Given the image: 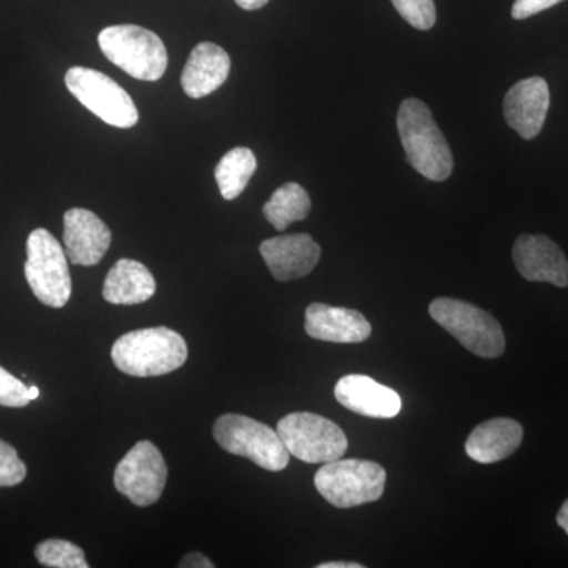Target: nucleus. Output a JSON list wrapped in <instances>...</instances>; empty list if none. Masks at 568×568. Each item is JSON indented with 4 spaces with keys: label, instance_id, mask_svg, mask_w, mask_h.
I'll use <instances>...</instances> for the list:
<instances>
[{
    "label": "nucleus",
    "instance_id": "1",
    "mask_svg": "<svg viewBox=\"0 0 568 568\" xmlns=\"http://www.w3.org/2000/svg\"><path fill=\"white\" fill-rule=\"evenodd\" d=\"M407 162L418 174L433 182H443L454 171V156L446 136L433 119L432 111L417 99L402 103L396 119Z\"/></svg>",
    "mask_w": 568,
    "mask_h": 568
},
{
    "label": "nucleus",
    "instance_id": "2",
    "mask_svg": "<svg viewBox=\"0 0 568 568\" xmlns=\"http://www.w3.org/2000/svg\"><path fill=\"white\" fill-rule=\"evenodd\" d=\"M114 365L129 376H163L189 357L185 339L168 327L142 328L122 335L111 349Z\"/></svg>",
    "mask_w": 568,
    "mask_h": 568
},
{
    "label": "nucleus",
    "instance_id": "3",
    "mask_svg": "<svg viewBox=\"0 0 568 568\" xmlns=\"http://www.w3.org/2000/svg\"><path fill=\"white\" fill-rule=\"evenodd\" d=\"M108 61L140 81H159L166 73L168 51L155 32L134 24L110 26L99 36Z\"/></svg>",
    "mask_w": 568,
    "mask_h": 568
},
{
    "label": "nucleus",
    "instance_id": "4",
    "mask_svg": "<svg viewBox=\"0 0 568 568\" xmlns=\"http://www.w3.org/2000/svg\"><path fill=\"white\" fill-rule=\"evenodd\" d=\"M386 480V469L366 459L339 458L324 463L315 476L320 495L338 508L376 503L384 495Z\"/></svg>",
    "mask_w": 568,
    "mask_h": 568
},
{
    "label": "nucleus",
    "instance_id": "5",
    "mask_svg": "<svg viewBox=\"0 0 568 568\" xmlns=\"http://www.w3.org/2000/svg\"><path fill=\"white\" fill-rule=\"evenodd\" d=\"M219 446L254 465L280 473L290 465V452L274 428L241 414H224L213 425Z\"/></svg>",
    "mask_w": 568,
    "mask_h": 568
},
{
    "label": "nucleus",
    "instance_id": "6",
    "mask_svg": "<svg viewBox=\"0 0 568 568\" xmlns=\"http://www.w3.org/2000/svg\"><path fill=\"white\" fill-rule=\"evenodd\" d=\"M429 316L470 353L484 358L500 357L506 336L496 317L458 298L439 297L429 305Z\"/></svg>",
    "mask_w": 568,
    "mask_h": 568
},
{
    "label": "nucleus",
    "instance_id": "7",
    "mask_svg": "<svg viewBox=\"0 0 568 568\" xmlns=\"http://www.w3.org/2000/svg\"><path fill=\"white\" fill-rule=\"evenodd\" d=\"M28 261L24 275L32 293L41 304L51 308H62L71 297L69 257L47 230L32 231L28 239Z\"/></svg>",
    "mask_w": 568,
    "mask_h": 568
},
{
    "label": "nucleus",
    "instance_id": "8",
    "mask_svg": "<svg viewBox=\"0 0 568 568\" xmlns=\"http://www.w3.org/2000/svg\"><path fill=\"white\" fill-rule=\"evenodd\" d=\"M290 455L308 463H331L347 450V437L334 422L313 413H294L276 425Z\"/></svg>",
    "mask_w": 568,
    "mask_h": 568
},
{
    "label": "nucleus",
    "instance_id": "9",
    "mask_svg": "<svg viewBox=\"0 0 568 568\" xmlns=\"http://www.w3.org/2000/svg\"><path fill=\"white\" fill-rule=\"evenodd\" d=\"M65 84L82 106L108 125L132 129L140 121V112L129 92L102 71L73 67L67 71Z\"/></svg>",
    "mask_w": 568,
    "mask_h": 568
},
{
    "label": "nucleus",
    "instance_id": "10",
    "mask_svg": "<svg viewBox=\"0 0 568 568\" xmlns=\"http://www.w3.org/2000/svg\"><path fill=\"white\" fill-rule=\"evenodd\" d=\"M168 467L151 440H141L115 467L114 485L138 507L153 506L163 495Z\"/></svg>",
    "mask_w": 568,
    "mask_h": 568
},
{
    "label": "nucleus",
    "instance_id": "11",
    "mask_svg": "<svg viewBox=\"0 0 568 568\" xmlns=\"http://www.w3.org/2000/svg\"><path fill=\"white\" fill-rule=\"evenodd\" d=\"M514 261L528 282L568 286V260L558 244L547 235H519L514 246Z\"/></svg>",
    "mask_w": 568,
    "mask_h": 568
},
{
    "label": "nucleus",
    "instance_id": "12",
    "mask_svg": "<svg viewBox=\"0 0 568 568\" xmlns=\"http://www.w3.org/2000/svg\"><path fill=\"white\" fill-rule=\"evenodd\" d=\"M111 241L110 227L88 209H70L63 215V244L70 263L84 267L99 264Z\"/></svg>",
    "mask_w": 568,
    "mask_h": 568
},
{
    "label": "nucleus",
    "instance_id": "13",
    "mask_svg": "<svg viewBox=\"0 0 568 568\" xmlns=\"http://www.w3.org/2000/svg\"><path fill=\"white\" fill-rule=\"evenodd\" d=\"M265 264L278 282L304 278L321 260L320 245L310 234L278 235L260 246Z\"/></svg>",
    "mask_w": 568,
    "mask_h": 568
},
{
    "label": "nucleus",
    "instance_id": "14",
    "mask_svg": "<svg viewBox=\"0 0 568 568\" xmlns=\"http://www.w3.org/2000/svg\"><path fill=\"white\" fill-rule=\"evenodd\" d=\"M549 110V88L544 78L517 82L504 100V115L523 140H534L544 129Z\"/></svg>",
    "mask_w": 568,
    "mask_h": 568
},
{
    "label": "nucleus",
    "instance_id": "15",
    "mask_svg": "<svg viewBox=\"0 0 568 568\" xmlns=\"http://www.w3.org/2000/svg\"><path fill=\"white\" fill-rule=\"evenodd\" d=\"M335 398L346 409L365 417L394 418L402 410V398L395 390L364 375L342 377L335 386Z\"/></svg>",
    "mask_w": 568,
    "mask_h": 568
},
{
    "label": "nucleus",
    "instance_id": "16",
    "mask_svg": "<svg viewBox=\"0 0 568 568\" xmlns=\"http://www.w3.org/2000/svg\"><path fill=\"white\" fill-rule=\"evenodd\" d=\"M305 332L321 342L354 345L369 338L372 325L355 310L313 304L306 308Z\"/></svg>",
    "mask_w": 568,
    "mask_h": 568
},
{
    "label": "nucleus",
    "instance_id": "17",
    "mask_svg": "<svg viewBox=\"0 0 568 568\" xmlns=\"http://www.w3.org/2000/svg\"><path fill=\"white\" fill-rule=\"evenodd\" d=\"M230 54L219 44H197L182 73V89L190 99H204L222 88L230 77Z\"/></svg>",
    "mask_w": 568,
    "mask_h": 568
},
{
    "label": "nucleus",
    "instance_id": "18",
    "mask_svg": "<svg viewBox=\"0 0 568 568\" xmlns=\"http://www.w3.org/2000/svg\"><path fill=\"white\" fill-rule=\"evenodd\" d=\"M523 443V426L511 418H491L470 433L466 440L467 457L481 465L503 462Z\"/></svg>",
    "mask_w": 568,
    "mask_h": 568
},
{
    "label": "nucleus",
    "instance_id": "19",
    "mask_svg": "<svg viewBox=\"0 0 568 568\" xmlns=\"http://www.w3.org/2000/svg\"><path fill=\"white\" fill-rule=\"evenodd\" d=\"M155 278L144 264L134 260L118 261L103 284L104 301L112 305H140L153 297Z\"/></svg>",
    "mask_w": 568,
    "mask_h": 568
},
{
    "label": "nucleus",
    "instance_id": "20",
    "mask_svg": "<svg viewBox=\"0 0 568 568\" xmlns=\"http://www.w3.org/2000/svg\"><path fill=\"white\" fill-rule=\"evenodd\" d=\"M310 211L312 200L304 186L295 182L280 186L263 207L265 219L276 231H284L290 224L302 222Z\"/></svg>",
    "mask_w": 568,
    "mask_h": 568
},
{
    "label": "nucleus",
    "instance_id": "21",
    "mask_svg": "<svg viewBox=\"0 0 568 568\" xmlns=\"http://www.w3.org/2000/svg\"><path fill=\"white\" fill-rule=\"evenodd\" d=\"M256 156L246 148H235L226 153L215 168V181L224 200L241 196L256 173Z\"/></svg>",
    "mask_w": 568,
    "mask_h": 568
},
{
    "label": "nucleus",
    "instance_id": "22",
    "mask_svg": "<svg viewBox=\"0 0 568 568\" xmlns=\"http://www.w3.org/2000/svg\"><path fill=\"white\" fill-rule=\"evenodd\" d=\"M36 558L44 567L89 568L84 551L78 545L59 538L41 541L36 548Z\"/></svg>",
    "mask_w": 568,
    "mask_h": 568
},
{
    "label": "nucleus",
    "instance_id": "23",
    "mask_svg": "<svg viewBox=\"0 0 568 568\" xmlns=\"http://www.w3.org/2000/svg\"><path fill=\"white\" fill-rule=\"evenodd\" d=\"M403 20L418 31H429L436 24L435 0H392Z\"/></svg>",
    "mask_w": 568,
    "mask_h": 568
},
{
    "label": "nucleus",
    "instance_id": "24",
    "mask_svg": "<svg viewBox=\"0 0 568 568\" xmlns=\"http://www.w3.org/2000/svg\"><path fill=\"white\" fill-rule=\"evenodd\" d=\"M28 476V467L10 444L0 439V488L17 487Z\"/></svg>",
    "mask_w": 568,
    "mask_h": 568
},
{
    "label": "nucleus",
    "instance_id": "25",
    "mask_svg": "<svg viewBox=\"0 0 568 568\" xmlns=\"http://www.w3.org/2000/svg\"><path fill=\"white\" fill-rule=\"evenodd\" d=\"M29 402V387L0 366V406L24 407Z\"/></svg>",
    "mask_w": 568,
    "mask_h": 568
},
{
    "label": "nucleus",
    "instance_id": "26",
    "mask_svg": "<svg viewBox=\"0 0 568 568\" xmlns=\"http://www.w3.org/2000/svg\"><path fill=\"white\" fill-rule=\"evenodd\" d=\"M564 0H517L511 9V17L515 20H526L540 11L551 9Z\"/></svg>",
    "mask_w": 568,
    "mask_h": 568
},
{
    "label": "nucleus",
    "instance_id": "27",
    "mask_svg": "<svg viewBox=\"0 0 568 568\" xmlns=\"http://www.w3.org/2000/svg\"><path fill=\"white\" fill-rule=\"evenodd\" d=\"M179 567H196V568H212V560L205 558L201 552H190L185 558L182 559V562L179 564Z\"/></svg>",
    "mask_w": 568,
    "mask_h": 568
},
{
    "label": "nucleus",
    "instance_id": "28",
    "mask_svg": "<svg viewBox=\"0 0 568 568\" xmlns=\"http://www.w3.org/2000/svg\"><path fill=\"white\" fill-rule=\"evenodd\" d=\"M241 9L253 11L263 9V7L267 6L268 0H235Z\"/></svg>",
    "mask_w": 568,
    "mask_h": 568
},
{
    "label": "nucleus",
    "instance_id": "29",
    "mask_svg": "<svg viewBox=\"0 0 568 568\" xmlns=\"http://www.w3.org/2000/svg\"><path fill=\"white\" fill-rule=\"evenodd\" d=\"M556 519H558V525L566 530L568 536V499L562 504V507H560L558 518Z\"/></svg>",
    "mask_w": 568,
    "mask_h": 568
},
{
    "label": "nucleus",
    "instance_id": "30",
    "mask_svg": "<svg viewBox=\"0 0 568 568\" xmlns=\"http://www.w3.org/2000/svg\"><path fill=\"white\" fill-rule=\"evenodd\" d=\"M317 568H364V566L357 562H325Z\"/></svg>",
    "mask_w": 568,
    "mask_h": 568
},
{
    "label": "nucleus",
    "instance_id": "31",
    "mask_svg": "<svg viewBox=\"0 0 568 568\" xmlns=\"http://www.w3.org/2000/svg\"><path fill=\"white\" fill-rule=\"evenodd\" d=\"M39 395H40L39 388H37L36 386L29 387V398H31V402H32V399L39 398Z\"/></svg>",
    "mask_w": 568,
    "mask_h": 568
}]
</instances>
